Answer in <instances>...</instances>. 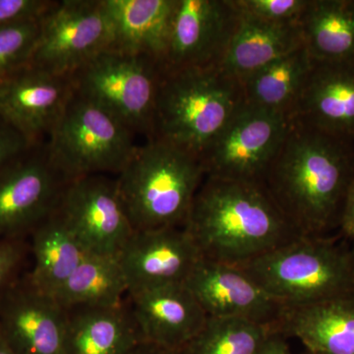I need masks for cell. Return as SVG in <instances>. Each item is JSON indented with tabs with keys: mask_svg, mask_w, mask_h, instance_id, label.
Returning <instances> with one entry per match:
<instances>
[{
	"mask_svg": "<svg viewBox=\"0 0 354 354\" xmlns=\"http://www.w3.org/2000/svg\"><path fill=\"white\" fill-rule=\"evenodd\" d=\"M354 180V142L291 120L261 185L301 237L339 230Z\"/></svg>",
	"mask_w": 354,
	"mask_h": 354,
	"instance_id": "1",
	"label": "cell"
},
{
	"mask_svg": "<svg viewBox=\"0 0 354 354\" xmlns=\"http://www.w3.org/2000/svg\"><path fill=\"white\" fill-rule=\"evenodd\" d=\"M183 227L203 259L236 266L301 237L261 184L209 176Z\"/></svg>",
	"mask_w": 354,
	"mask_h": 354,
	"instance_id": "2",
	"label": "cell"
},
{
	"mask_svg": "<svg viewBox=\"0 0 354 354\" xmlns=\"http://www.w3.org/2000/svg\"><path fill=\"white\" fill-rule=\"evenodd\" d=\"M205 177L201 160L178 147L158 139L137 146L116 178L134 232L184 227Z\"/></svg>",
	"mask_w": 354,
	"mask_h": 354,
	"instance_id": "3",
	"label": "cell"
},
{
	"mask_svg": "<svg viewBox=\"0 0 354 354\" xmlns=\"http://www.w3.org/2000/svg\"><path fill=\"white\" fill-rule=\"evenodd\" d=\"M242 104L241 81L221 67L162 71L150 139L200 158Z\"/></svg>",
	"mask_w": 354,
	"mask_h": 354,
	"instance_id": "4",
	"label": "cell"
},
{
	"mask_svg": "<svg viewBox=\"0 0 354 354\" xmlns=\"http://www.w3.org/2000/svg\"><path fill=\"white\" fill-rule=\"evenodd\" d=\"M339 239L298 237L239 267L288 308L344 297L354 292V268Z\"/></svg>",
	"mask_w": 354,
	"mask_h": 354,
	"instance_id": "5",
	"label": "cell"
},
{
	"mask_svg": "<svg viewBox=\"0 0 354 354\" xmlns=\"http://www.w3.org/2000/svg\"><path fill=\"white\" fill-rule=\"evenodd\" d=\"M135 135L113 113L73 90L44 145L50 164L69 183L120 174L138 146Z\"/></svg>",
	"mask_w": 354,
	"mask_h": 354,
	"instance_id": "6",
	"label": "cell"
},
{
	"mask_svg": "<svg viewBox=\"0 0 354 354\" xmlns=\"http://www.w3.org/2000/svg\"><path fill=\"white\" fill-rule=\"evenodd\" d=\"M162 73L152 58L106 50L70 78L76 93L113 113L135 134L150 139Z\"/></svg>",
	"mask_w": 354,
	"mask_h": 354,
	"instance_id": "7",
	"label": "cell"
},
{
	"mask_svg": "<svg viewBox=\"0 0 354 354\" xmlns=\"http://www.w3.org/2000/svg\"><path fill=\"white\" fill-rule=\"evenodd\" d=\"M113 31L104 0L55 1L41 18L30 66L70 77L91 59L111 50Z\"/></svg>",
	"mask_w": 354,
	"mask_h": 354,
	"instance_id": "8",
	"label": "cell"
},
{
	"mask_svg": "<svg viewBox=\"0 0 354 354\" xmlns=\"http://www.w3.org/2000/svg\"><path fill=\"white\" fill-rule=\"evenodd\" d=\"M290 118L243 102L200 160L206 176L262 183L285 139Z\"/></svg>",
	"mask_w": 354,
	"mask_h": 354,
	"instance_id": "9",
	"label": "cell"
},
{
	"mask_svg": "<svg viewBox=\"0 0 354 354\" xmlns=\"http://www.w3.org/2000/svg\"><path fill=\"white\" fill-rule=\"evenodd\" d=\"M239 20L230 0H176L162 71L221 67Z\"/></svg>",
	"mask_w": 354,
	"mask_h": 354,
	"instance_id": "10",
	"label": "cell"
},
{
	"mask_svg": "<svg viewBox=\"0 0 354 354\" xmlns=\"http://www.w3.org/2000/svg\"><path fill=\"white\" fill-rule=\"evenodd\" d=\"M67 181L50 164L46 145L32 147L0 169V239H20L50 216Z\"/></svg>",
	"mask_w": 354,
	"mask_h": 354,
	"instance_id": "11",
	"label": "cell"
},
{
	"mask_svg": "<svg viewBox=\"0 0 354 354\" xmlns=\"http://www.w3.org/2000/svg\"><path fill=\"white\" fill-rule=\"evenodd\" d=\"M57 211L88 254L118 256L134 232L116 178L108 176L67 183Z\"/></svg>",
	"mask_w": 354,
	"mask_h": 354,
	"instance_id": "12",
	"label": "cell"
},
{
	"mask_svg": "<svg viewBox=\"0 0 354 354\" xmlns=\"http://www.w3.org/2000/svg\"><path fill=\"white\" fill-rule=\"evenodd\" d=\"M184 283L208 317L241 319L272 330L286 312L236 265L201 258Z\"/></svg>",
	"mask_w": 354,
	"mask_h": 354,
	"instance_id": "13",
	"label": "cell"
},
{
	"mask_svg": "<svg viewBox=\"0 0 354 354\" xmlns=\"http://www.w3.org/2000/svg\"><path fill=\"white\" fill-rule=\"evenodd\" d=\"M66 310L29 278L0 297V334L16 354H66Z\"/></svg>",
	"mask_w": 354,
	"mask_h": 354,
	"instance_id": "14",
	"label": "cell"
},
{
	"mask_svg": "<svg viewBox=\"0 0 354 354\" xmlns=\"http://www.w3.org/2000/svg\"><path fill=\"white\" fill-rule=\"evenodd\" d=\"M73 94L71 78L28 66L0 81V118L31 147L46 143Z\"/></svg>",
	"mask_w": 354,
	"mask_h": 354,
	"instance_id": "15",
	"label": "cell"
},
{
	"mask_svg": "<svg viewBox=\"0 0 354 354\" xmlns=\"http://www.w3.org/2000/svg\"><path fill=\"white\" fill-rule=\"evenodd\" d=\"M201 258L183 227L134 232L118 255L128 293L184 283Z\"/></svg>",
	"mask_w": 354,
	"mask_h": 354,
	"instance_id": "16",
	"label": "cell"
},
{
	"mask_svg": "<svg viewBox=\"0 0 354 354\" xmlns=\"http://www.w3.org/2000/svg\"><path fill=\"white\" fill-rule=\"evenodd\" d=\"M127 302L143 341L169 351H183L208 320L185 283L128 293Z\"/></svg>",
	"mask_w": 354,
	"mask_h": 354,
	"instance_id": "17",
	"label": "cell"
},
{
	"mask_svg": "<svg viewBox=\"0 0 354 354\" xmlns=\"http://www.w3.org/2000/svg\"><path fill=\"white\" fill-rule=\"evenodd\" d=\"M291 120L354 142V62L313 60Z\"/></svg>",
	"mask_w": 354,
	"mask_h": 354,
	"instance_id": "18",
	"label": "cell"
},
{
	"mask_svg": "<svg viewBox=\"0 0 354 354\" xmlns=\"http://www.w3.org/2000/svg\"><path fill=\"white\" fill-rule=\"evenodd\" d=\"M272 330L295 337L314 354H354V292L318 304L286 307Z\"/></svg>",
	"mask_w": 354,
	"mask_h": 354,
	"instance_id": "19",
	"label": "cell"
},
{
	"mask_svg": "<svg viewBox=\"0 0 354 354\" xmlns=\"http://www.w3.org/2000/svg\"><path fill=\"white\" fill-rule=\"evenodd\" d=\"M111 21V50L162 64L176 0H104Z\"/></svg>",
	"mask_w": 354,
	"mask_h": 354,
	"instance_id": "20",
	"label": "cell"
},
{
	"mask_svg": "<svg viewBox=\"0 0 354 354\" xmlns=\"http://www.w3.org/2000/svg\"><path fill=\"white\" fill-rule=\"evenodd\" d=\"M66 310V354H128L143 342L128 302Z\"/></svg>",
	"mask_w": 354,
	"mask_h": 354,
	"instance_id": "21",
	"label": "cell"
},
{
	"mask_svg": "<svg viewBox=\"0 0 354 354\" xmlns=\"http://www.w3.org/2000/svg\"><path fill=\"white\" fill-rule=\"evenodd\" d=\"M304 46L300 24H269L241 16L221 67L241 82L254 72Z\"/></svg>",
	"mask_w": 354,
	"mask_h": 354,
	"instance_id": "22",
	"label": "cell"
},
{
	"mask_svg": "<svg viewBox=\"0 0 354 354\" xmlns=\"http://www.w3.org/2000/svg\"><path fill=\"white\" fill-rule=\"evenodd\" d=\"M34 266L30 281L53 297L88 254L57 209L31 232Z\"/></svg>",
	"mask_w": 354,
	"mask_h": 354,
	"instance_id": "23",
	"label": "cell"
},
{
	"mask_svg": "<svg viewBox=\"0 0 354 354\" xmlns=\"http://www.w3.org/2000/svg\"><path fill=\"white\" fill-rule=\"evenodd\" d=\"M312 64L304 46L266 65L241 81L243 102L291 120Z\"/></svg>",
	"mask_w": 354,
	"mask_h": 354,
	"instance_id": "24",
	"label": "cell"
},
{
	"mask_svg": "<svg viewBox=\"0 0 354 354\" xmlns=\"http://www.w3.org/2000/svg\"><path fill=\"white\" fill-rule=\"evenodd\" d=\"M300 27L314 62H354V0H309Z\"/></svg>",
	"mask_w": 354,
	"mask_h": 354,
	"instance_id": "25",
	"label": "cell"
},
{
	"mask_svg": "<svg viewBox=\"0 0 354 354\" xmlns=\"http://www.w3.org/2000/svg\"><path fill=\"white\" fill-rule=\"evenodd\" d=\"M128 292L118 256L87 254L53 297L65 309L115 307L127 302Z\"/></svg>",
	"mask_w": 354,
	"mask_h": 354,
	"instance_id": "26",
	"label": "cell"
},
{
	"mask_svg": "<svg viewBox=\"0 0 354 354\" xmlns=\"http://www.w3.org/2000/svg\"><path fill=\"white\" fill-rule=\"evenodd\" d=\"M270 330L249 321L208 317L181 354H255Z\"/></svg>",
	"mask_w": 354,
	"mask_h": 354,
	"instance_id": "27",
	"label": "cell"
},
{
	"mask_svg": "<svg viewBox=\"0 0 354 354\" xmlns=\"http://www.w3.org/2000/svg\"><path fill=\"white\" fill-rule=\"evenodd\" d=\"M39 30L41 19L0 27V81L30 66Z\"/></svg>",
	"mask_w": 354,
	"mask_h": 354,
	"instance_id": "28",
	"label": "cell"
},
{
	"mask_svg": "<svg viewBox=\"0 0 354 354\" xmlns=\"http://www.w3.org/2000/svg\"><path fill=\"white\" fill-rule=\"evenodd\" d=\"M241 17L276 25L300 24L309 0H230Z\"/></svg>",
	"mask_w": 354,
	"mask_h": 354,
	"instance_id": "29",
	"label": "cell"
},
{
	"mask_svg": "<svg viewBox=\"0 0 354 354\" xmlns=\"http://www.w3.org/2000/svg\"><path fill=\"white\" fill-rule=\"evenodd\" d=\"M55 2L48 0H0V27L41 19Z\"/></svg>",
	"mask_w": 354,
	"mask_h": 354,
	"instance_id": "30",
	"label": "cell"
},
{
	"mask_svg": "<svg viewBox=\"0 0 354 354\" xmlns=\"http://www.w3.org/2000/svg\"><path fill=\"white\" fill-rule=\"evenodd\" d=\"M24 251L20 239H0V297L15 281Z\"/></svg>",
	"mask_w": 354,
	"mask_h": 354,
	"instance_id": "31",
	"label": "cell"
},
{
	"mask_svg": "<svg viewBox=\"0 0 354 354\" xmlns=\"http://www.w3.org/2000/svg\"><path fill=\"white\" fill-rule=\"evenodd\" d=\"M31 148L22 135L0 118V169Z\"/></svg>",
	"mask_w": 354,
	"mask_h": 354,
	"instance_id": "32",
	"label": "cell"
},
{
	"mask_svg": "<svg viewBox=\"0 0 354 354\" xmlns=\"http://www.w3.org/2000/svg\"><path fill=\"white\" fill-rule=\"evenodd\" d=\"M339 237L346 241H351L354 239V180L349 187L348 196L342 209Z\"/></svg>",
	"mask_w": 354,
	"mask_h": 354,
	"instance_id": "33",
	"label": "cell"
},
{
	"mask_svg": "<svg viewBox=\"0 0 354 354\" xmlns=\"http://www.w3.org/2000/svg\"><path fill=\"white\" fill-rule=\"evenodd\" d=\"M255 354H291L285 335L270 330Z\"/></svg>",
	"mask_w": 354,
	"mask_h": 354,
	"instance_id": "34",
	"label": "cell"
},
{
	"mask_svg": "<svg viewBox=\"0 0 354 354\" xmlns=\"http://www.w3.org/2000/svg\"><path fill=\"white\" fill-rule=\"evenodd\" d=\"M128 354H181L180 351H169L148 342H141Z\"/></svg>",
	"mask_w": 354,
	"mask_h": 354,
	"instance_id": "35",
	"label": "cell"
},
{
	"mask_svg": "<svg viewBox=\"0 0 354 354\" xmlns=\"http://www.w3.org/2000/svg\"><path fill=\"white\" fill-rule=\"evenodd\" d=\"M0 354H16L0 334Z\"/></svg>",
	"mask_w": 354,
	"mask_h": 354,
	"instance_id": "36",
	"label": "cell"
},
{
	"mask_svg": "<svg viewBox=\"0 0 354 354\" xmlns=\"http://www.w3.org/2000/svg\"><path fill=\"white\" fill-rule=\"evenodd\" d=\"M349 242H351V244H349V248H351V260H353V264L354 268V239Z\"/></svg>",
	"mask_w": 354,
	"mask_h": 354,
	"instance_id": "37",
	"label": "cell"
},
{
	"mask_svg": "<svg viewBox=\"0 0 354 354\" xmlns=\"http://www.w3.org/2000/svg\"><path fill=\"white\" fill-rule=\"evenodd\" d=\"M302 354H314V353H310V351H306V349H305L304 353H302Z\"/></svg>",
	"mask_w": 354,
	"mask_h": 354,
	"instance_id": "38",
	"label": "cell"
}]
</instances>
